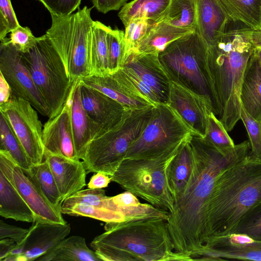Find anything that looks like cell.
Returning a JSON list of instances; mask_svg holds the SVG:
<instances>
[{
    "label": "cell",
    "instance_id": "obj_1",
    "mask_svg": "<svg viewBox=\"0 0 261 261\" xmlns=\"http://www.w3.org/2000/svg\"><path fill=\"white\" fill-rule=\"evenodd\" d=\"M191 173L181 196L174 202L167 220L174 251L193 260L206 240V205L219 173L250 152L248 141L223 154L204 138L192 135Z\"/></svg>",
    "mask_w": 261,
    "mask_h": 261
},
{
    "label": "cell",
    "instance_id": "obj_2",
    "mask_svg": "<svg viewBox=\"0 0 261 261\" xmlns=\"http://www.w3.org/2000/svg\"><path fill=\"white\" fill-rule=\"evenodd\" d=\"M260 202L261 160L249 152L215 178L206 205V240L231 233L243 215Z\"/></svg>",
    "mask_w": 261,
    "mask_h": 261
},
{
    "label": "cell",
    "instance_id": "obj_3",
    "mask_svg": "<svg viewBox=\"0 0 261 261\" xmlns=\"http://www.w3.org/2000/svg\"><path fill=\"white\" fill-rule=\"evenodd\" d=\"M90 244L104 261L193 260L176 253L167 220L151 218L106 223Z\"/></svg>",
    "mask_w": 261,
    "mask_h": 261
},
{
    "label": "cell",
    "instance_id": "obj_4",
    "mask_svg": "<svg viewBox=\"0 0 261 261\" xmlns=\"http://www.w3.org/2000/svg\"><path fill=\"white\" fill-rule=\"evenodd\" d=\"M227 24L225 32L207 47V61L219 109L218 119L227 132L240 119V91L248 60L253 50L249 28Z\"/></svg>",
    "mask_w": 261,
    "mask_h": 261
},
{
    "label": "cell",
    "instance_id": "obj_5",
    "mask_svg": "<svg viewBox=\"0 0 261 261\" xmlns=\"http://www.w3.org/2000/svg\"><path fill=\"white\" fill-rule=\"evenodd\" d=\"M159 58L171 81L205 97L212 104L214 114L219 115L207 46L196 30L169 43Z\"/></svg>",
    "mask_w": 261,
    "mask_h": 261
},
{
    "label": "cell",
    "instance_id": "obj_6",
    "mask_svg": "<svg viewBox=\"0 0 261 261\" xmlns=\"http://www.w3.org/2000/svg\"><path fill=\"white\" fill-rule=\"evenodd\" d=\"M185 141L154 156L125 159L111 176L112 181L153 206L172 212L174 201L168 189L167 171Z\"/></svg>",
    "mask_w": 261,
    "mask_h": 261
},
{
    "label": "cell",
    "instance_id": "obj_7",
    "mask_svg": "<svg viewBox=\"0 0 261 261\" xmlns=\"http://www.w3.org/2000/svg\"><path fill=\"white\" fill-rule=\"evenodd\" d=\"M153 106L126 109L120 122L110 130L93 139L82 160L88 172L112 176L125 159L131 144L148 122Z\"/></svg>",
    "mask_w": 261,
    "mask_h": 261
},
{
    "label": "cell",
    "instance_id": "obj_8",
    "mask_svg": "<svg viewBox=\"0 0 261 261\" xmlns=\"http://www.w3.org/2000/svg\"><path fill=\"white\" fill-rule=\"evenodd\" d=\"M91 10L84 6L66 17L51 15V25L46 32L72 82L90 75Z\"/></svg>",
    "mask_w": 261,
    "mask_h": 261
},
{
    "label": "cell",
    "instance_id": "obj_9",
    "mask_svg": "<svg viewBox=\"0 0 261 261\" xmlns=\"http://www.w3.org/2000/svg\"><path fill=\"white\" fill-rule=\"evenodd\" d=\"M23 60L49 110L48 119L60 113L73 82L64 63L46 34L41 37Z\"/></svg>",
    "mask_w": 261,
    "mask_h": 261
},
{
    "label": "cell",
    "instance_id": "obj_10",
    "mask_svg": "<svg viewBox=\"0 0 261 261\" xmlns=\"http://www.w3.org/2000/svg\"><path fill=\"white\" fill-rule=\"evenodd\" d=\"M193 133L179 114L167 103L152 109L148 122L130 146L125 159L159 155L189 139Z\"/></svg>",
    "mask_w": 261,
    "mask_h": 261
},
{
    "label": "cell",
    "instance_id": "obj_11",
    "mask_svg": "<svg viewBox=\"0 0 261 261\" xmlns=\"http://www.w3.org/2000/svg\"><path fill=\"white\" fill-rule=\"evenodd\" d=\"M0 112L11 126L33 165L43 161V125L37 111L28 101L11 94L0 105Z\"/></svg>",
    "mask_w": 261,
    "mask_h": 261
},
{
    "label": "cell",
    "instance_id": "obj_12",
    "mask_svg": "<svg viewBox=\"0 0 261 261\" xmlns=\"http://www.w3.org/2000/svg\"><path fill=\"white\" fill-rule=\"evenodd\" d=\"M0 44V73L8 83L12 95L28 101L43 116L49 118V108L23 60L21 53L6 37Z\"/></svg>",
    "mask_w": 261,
    "mask_h": 261
},
{
    "label": "cell",
    "instance_id": "obj_13",
    "mask_svg": "<svg viewBox=\"0 0 261 261\" xmlns=\"http://www.w3.org/2000/svg\"><path fill=\"white\" fill-rule=\"evenodd\" d=\"M0 171L16 189L35 215V221L65 224L61 208L53 205L32 178L10 154L0 149Z\"/></svg>",
    "mask_w": 261,
    "mask_h": 261
},
{
    "label": "cell",
    "instance_id": "obj_14",
    "mask_svg": "<svg viewBox=\"0 0 261 261\" xmlns=\"http://www.w3.org/2000/svg\"><path fill=\"white\" fill-rule=\"evenodd\" d=\"M167 103L179 114L193 135L205 136L210 115L214 112L212 104L205 97L171 81Z\"/></svg>",
    "mask_w": 261,
    "mask_h": 261
},
{
    "label": "cell",
    "instance_id": "obj_15",
    "mask_svg": "<svg viewBox=\"0 0 261 261\" xmlns=\"http://www.w3.org/2000/svg\"><path fill=\"white\" fill-rule=\"evenodd\" d=\"M80 95L89 121L91 141L117 125L127 109L99 91L83 84L81 80Z\"/></svg>",
    "mask_w": 261,
    "mask_h": 261
},
{
    "label": "cell",
    "instance_id": "obj_16",
    "mask_svg": "<svg viewBox=\"0 0 261 261\" xmlns=\"http://www.w3.org/2000/svg\"><path fill=\"white\" fill-rule=\"evenodd\" d=\"M195 260L235 259L261 261V241L243 233L208 238Z\"/></svg>",
    "mask_w": 261,
    "mask_h": 261
},
{
    "label": "cell",
    "instance_id": "obj_17",
    "mask_svg": "<svg viewBox=\"0 0 261 261\" xmlns=\"http://www.w3.org/2000/svg\"><path fill=\"white\" fill-rule=\"evenodd\" d=\"M122 67L139 77L154 92L160 103L168 102L171 80L160 62L159 54L131 52Z\"/></svg>",
    "mask_w": 261,
    "mask_h": 261
},
{
    "label": "cell",
    "instance_id": "obj_18",
    "mask_svg": "<svg viewBox=\"0 0 261 261\" xmlns=\"http://www.w3.org/2000/svg\"><path fill=\"white\" fill-rule=\"evenodd\" d=\"M74 82L67 100L59 114L48 119L43 126L42 142L44 152L66 158H76L71 124V108Z\"/></svg>",
    "mask_w": 261,
    "mask_h": 261
},
{
    "label": "cell",
    "instance_id": "obj_19",
    "mask_svg": "<svg viewBox=\"0 0 261 261\" xmlns=\"http://www.w3.org/2000/svg\"><path fill=\"white\" fill-rule=\"evenodd\" d=\"M28 232L21 242L23 252L17 261H33L45 254L58 243L65 238L70 232V226L65 224L34 221Z\"/></svg>",
    "mask_w": 261,
    "mask_h": 261
},
{
    "label": "cell",
    "instance_id": "obj_20",
    "mask_svg": "<svg viewBox=\"0 0 261 261\" xmlns=\"http://www.w3.org/2000/svg\"><path fill=\"white\" fill-rule=\"evenodd\" d=\"M44 159L50 167L63 201L86 186L87 170L83 161L47 152H44Z\"/></svg>",
    "mask_w": 261,
    "mask_h": 261
},
{
    "label": "cell",
    "instance_id": "obj_21",
    "mask_svg": "<svg viewBox=\"0 0 261 261\" xmlns=\"http://www.w3.org/2000/svg\"><path fill=\"white\" fill-rule=\"evenodd\" d=\"M196 30L207 47L212 45L225 32L230 20L217 0H195Z\"/></svg>",
    "mask_w": 261,
    "mask_h": 261
},
{
    "label": "cell",
    "instance_id": "obj_22",
    "mask_svg": "<svg viewBox=\"0 0 261 261\" xmlns=\"http://www.w3.org/2000/svg\"><path fill=\"white\" fill-rule=\"evenodd\" d=\"M240 100L246 112L261 122V64L257 49L254 47L244 73Z\"/></svg>",
    "mask_w": 261,
    "mask_h": 261
},
{
    "label": "cell",
    "instance_id": "obj_23",
    "mask_svg": "<svg viewBox=\"0 0 261 261\" xmlns=\"http://www.w3.org/2000/svg\"><path fill=\"white\" fill-rule=\"evenodd\" d=\"M37 261H101L95 251L87 245L85 239L79 236L65 238Z\"/></svg>",
    "mask_w": 261,
    "mask_h": 261
},
{
    "label": "cell",
    "instance_id": "obj_24",
    "mask_svg": "<svg viewBox=\"0 0 261 261\" xmlns=\"http://www.w3.org/2000/svg\"><path fill=\"white\" fill-rule=\"evenodd\" d=\"M71 124L76 158L83 160L91 141L89 119L80 95V79L74 82L71 108Z\"/></svg>",
    "mask_w": 261,
    "mask_h": 261
},
{
    "label": "cell",
    "instance_id": "obj_25",
    "mask_svg": "<svg viewBox=\"0 0 261 261\" xmlns=\"http://www.w3.org/2000/svg\"><path fill=\"white\" fill-rule=\"evenodd\" d=\"M0 215L6 219L33 222L35 215L30 207L0 171Z\"/></svg>",
    "mask_w": 261,
    "mask_h": 261
},
{
    "label": "cell",
    "instance_id": "obj_26",
    "mask_svg": "<svg viewBox=\"0 0 261 261\" xmlns=\"http://www.w3.org/2000/svg\"><path fill=\"white\" fill-rule=\"evenodd\" d=\"M190 138L182 144L167 171L168 189L174 202L182 195L191 173L192 150Z\"/></svg>",
    "mask_w": 261,
    "mask_h": 261
},
{
    "label": "cell",
    "instance_id": "obj_27",
    "mask_svg": "<svg viewBox=\"0 0 261 261\" xmlns=\"http://www.w3.org/2000/svg\"><path fill=\"white\" fill-rule=\"evenodd\" d=\"M194 31L175 27L161 20L151 27L135 51L159 54L169 43Z\"/></svg>",
    "mask_w": 261,
    "mask_h": 261
},
{
    "label": "cell",
    "instance_id": "obj_28",
    "mask_svg": "<svg viewBox=\"0 0 261 261\" xmlns=\"http://www.w3.org/2000/svg\"><path fill=\"white\" fill-rule=\"evenodd\" d=\"M117 210L122 213L124 221L162 218L168 220L170 213L164 209L157 208L150 204L140 202L137 196L125 192L110 197Z\"/></svg>",
    "mask_w": 261,
    "mask_h": 261
},
{
    "label": "cell",
    "instance_id": "obj_29",
    "mask_svg": "<svg viewBox=\"0 0 261 261\" xmlns=\"http://www.w3.org/2000/svg\"><path fill=\"white\" fill-rule=\"evenodd\" d=\"M80 80L83 84L99 91L126 108H142L151 105L128 94L110 74L91 75Z\"/></svg>",
    "mask_w": 261,
    "mask_h": 261
},
{
    "label": "cell",
    "instance_id": "obj_30",
    "mask_svg": "<svg viewBox=\"0 0 261 261\" xmlns=\"http://www.w3.org/2000/svg\"><path fill=\"white\" fill-rule=\"evenodd\" d=\"M229 19L261 30V0H217Z\"/></svg>",
    "mask_w": 261,
    "mask_h": 261
},
{
    "label": "cell",
    "instance_id": "obj_31",
    "mask_svg": "<svg viewBox=\"0 0 261 261\" xmlns=\"http://www.w3.org/2000/svg\"><path fill=\"white\" fill-rule=\"evenodd\" d=\"M110 28L99 21H93L90 40V76L109 74L107 35Z\"/></svg>",
    "mask_w": 261,
    "mask_h": 261
},
{
    "label": "cell",
    "instance_id": "obj_32",
    "mask_svg": "<svg viewBox=\"0 0 261 261\" xmlns=\"http://www.w3.org/2000/svg\"><path fill=\"white\" fill-rule=\"evenodd\" d=\"M171 0H133L124 5L118 16L124 27L133 19L146 18L157 22L162 20Z\"/></svg>",
    "mask_w": 261,
    "mask_h": 261
},
{
    "label": "cell",
    "instance_id": "obj_33",
    "mask_svg": "<svg viewBox=\"0 0 261 261\" xmlns=\"http://www.w3.org/2000/svg\"><path fill=\"white\" fill-rule=\"evenodd\" d=\"M0 149L7 151L23 171H30L33 164L7 120L2 113L0 116Z\"/></svg>",
    "mask_w": 261,
    "mask_h": 261
},
{
    "label": "cell",
    "instance_id": "obj_34",
    "mask_svg": "<svg viewBox=\"0 0 261 261\" xmlns=\"http://www.w3.org/2000/svg\"><path fill=\"white\" fill-rule=\"evenodd\" d=\"M162 20L175 27L195 30L197 27L195 0H171Z\"/></svg>",
    "mask_w": 261,
    "mask_h": 261
},
{
    "label": "cell",
    "instance_id": "obj_35",
    "mask_svg": "<svg viewBox=\"0 0 261 261\" xmlns=\"http://www.w3.org/2000/svg\"><path fill=\"white\" fill-rule=\"evenodd\" d=\"M36 184L47 200L54 206L60 207L63 201L54 176L47 162L33 165L29 171H24Z\"/></svg>",
    "mask_w": 261,
    "mask_h": 261
},
{
    "label": "cell",
    "instance_id": "obj_36",
    "mask_svg": "<svg viewBox=\"0 0 261 261\" xmlns=\"http://www.w3.org/2000/svg\"><path fill=\"white\" fill-rule=\"evenodd\" d=\"M111 75L130 95L153 106L161 103L154 92L130 70L121 67Z\"/></svg>",
    "mask_w": 261,
    "mask_h": 261
},
{
    "label": "cell",
    "instance_id": "obj_37",
    "mask_svg": "<svg viewBox=\"0 0 261 261\" xmlns=\"http://www.w3.org/2000/svg\"><path fill=\"white\" fill-rule=\"evenodd\" d=\"M61 211L63 214L89 217L105 223L119 222L125 220L124 215L120 212L84 203L61 207Z\"/></svg>",
    "mask_w": 261,
    "mask_h": 261
},
{
    "label": "cell",
    "instance_id": "obj_38",
    "mask_svg": "<svg viewBox=\"0 0 261 261\" xmlns=\"http://www.w3.org/2000/svg\"><path fill=\"white\" fill-rule=\"evenodd\" d=\"M108 48V71L112 75L122 66L125 59L126 50L124 32L110 28L107 35Z\"/></svg>",
    "mask_w": 261,
    "mask_h": 261
},
{
    "label": "cell",
    "instance_id": "obj_39",
    "mask_svg": "<svg viewBox=\"0 0 261 261\" xmlns=\"http://www.w3.org/2000/svg\"><path fill=\"white\" fill-rule=\"evenodd\" d=\"M78 203H84L119 212L111 201L110 197L106 195L105 190L102 189L88 188L81 190L64 200L61 207H67Z\"/></svg>",
    "mask_w": 261,
    "mask_h": 261
},
{
    "label": "cell",
    "instance_id": "obj_40",
    "mask_svg": "<svg viewBox=\"0 0 261 261\" xmlns=\"http://www.w3.org/2000/svg\"><path fill=\"white\" fill-rule=\"evenodd\" d=\"M205 140L223 154H227L235 146L222 123L212 112L209 116Z\"/></svg>",
    "mask_w": 261,
    "mask_h": 261
},
{
    "label": "cell",
    "instance_id": "obj_41",
    "mask_svg": "<svg viewBox=\"0 0 261 261\" xmlns=\"http://www.w3.org/2000/svg\"><path fill=\"white\" fill-rule=\"evenodd\" d=\"M155 23L148 19L137 18L131 20L125 27V58L131 52L136 50L140 43Z\"/></svg>",
    "mask_w": 261,
    "mask_h": 261
},
{
    "label": "cell",
    "instance_id": "obj_42",
    "mask_svg": "<svg viewBox=\"0 0 261 261\" xmlns=\"http://www.w3.org/2000/svg\"><path fill=\"white\" fill-rule=\"evenodd\" d=\"M231 233L245 234L261 241V202L243 215Z\"/></svg>",
    "mask_w": 261,
    "mask_h": 261
},
{
    "label": "cell",
    "instance_id": "obj_43",
    "mask_svg": "<svg viewBox=\"0 0 261 261\" xmlns=\"http://www.w3.org/2000/svg\"><path fill=\"white\" fill-rule=\"evenodd\" d=\"M240 119L243 121L249 138L250 153L261 160V122L251 116L242 106Z\"/></svg>",
    "mask_w": 261,
    "mask_h": 261
},
{
    "label": "cell",
    "instance_id": "obj_44",
    "mask_svg": "<svg viewBox=\"0 0 261 261\" xmlns=\"http://www.w3.org/2000/svg\"><path fill=\"white\" fill-rule=\"evenodd\" d=\"M39 37L34 36L30 29L21 25L10 32L8 42L21 53L28 52L35 44Z\"/></svg>",
    "mask_w": 261,
    "mask_h": 261
},
{
    "label": "cell",
    "instance_id": "obj_45",
    "mask_svg": "<svg viewBox=\"0 0 261 261\" xmlns=\"http://www.w3.org/2000/svg\"><path fill=\"white\" fill-rule=\"evenodd\" d=\"M20 25L11 0H0V40Z\"/></svg>",
    "mask_w": 261,
    "mask_h": 261
},
{
    "label": "cell",
    "instance_id": "obj_46",
    "mask_svg": "<svg viewBox=\"0 0 261 261\" xmlns=\"http://www.w3.org/2000/svg\"><path fill=\"white\" fill-rule=\"evenodd\" d=\"M48 10L50 15L66 17L79 8L82 0H36Z\"/></svg>",
    "mask_w": 261,
    "mask_h": 261
},
{
    "label": "cell",
    "instance_id": "obj_47",
    "mask_svg": "<svg viewBox=\"0 0 261 261\" xmlns=\"http://www.w3.org/2000/svg\"><path fill=\"white\" fill-rule=\"evenodd\" d=\"M28 231L29 229L12 225L0 220V240L9 238L18 244L24 240Z\"/></svg>",
    "mask_w": 261,
    "mask_h": 261
},
{
    "label": "cell",
    "instance_id": "obj_48",
    "mask_svg": "<svg viewBox=\"0 0 261 261\" xmlns=\"http://www.w3.org/2000/svg\"><path fill=\"white\" fill-rule=\"evenodd\" d=\"M128 0H92L96 9L99 12L106 14L109 11L118 10L126 4Z\"/></svg>",
    "mask_w": 261,
    "mask_h": 261
},
{
    "label": "cell",
    "instance_id": "obj_49",
    "mask_svg": "<svg viewBox=\"0 0 261 261\" xmlns=\"http://www.w3.org/2000/svg\"><path fill=\"white\" fill-rule=\"evenodd\" d=\"M111 176L101 172H96L90 179L87 186L90 189H101L108 186Z\"/></svg>",
    "mask_w": 261,
    "mask_h": 261
},
{
    "label": "cell",
    "instance_id": "obj_50",
    "mask_svg": "<svg viewBox=\"0 0 261 261\" xmlns=\"http://www.w3.org/2000/svg\"><path fill=\"white\" fill-rule=\"evenodd\" d=\"M11 90L8 83L3 76L1 74L0 105L9 101L11 98Z\"/></svg>",
    "mask_w": 261,
    "mask_h": 261
},
{
    "label": "cell",
    "instance_id": "obj_51",
    "mask_svg": "<svg viewBox=\"0 0 261 261\" xmlns=\"http://www.w3.org/2000/svg\"><path fill=\"white\" fill-rule=\"evenodd\" d=\"M16 243L13 240L5 238L0 240V260L4 259L8 255Z\"/></svg>",
    "mask_w": 261,
    "mask_h": 261
},
{
    "label": "cell",
    "instance_id": "obj_52",
    "mask_svg": "<svg viewBox=\"0 0 261 261\" xmlns=\"http://www.w3.org/2000/svg\"><path fill=\"white\" fill-rule=\"evenodd\" d=\"M248 36L250 41L254 48L261 50V30L249 29Z\"/></svg>",
    "mask_w": 261,
    "mask_h": 261
},
{
    "label": "cell",
    "instance_id": "obj_53",
    "mask_svg": "<svg viewBox=\"0 0 261 261\" xmlns=\"http://www.w3.org/2000/svg\"><path fill=\"white\" fill-rule=\"evenodd\" d=\"M256 49H257V50L258 56V57H259V61H260V64H261V50L258 49L257 48H256Z\"/></svg>",
    "mask_w": 261,
    "mask_h": 261
}]
</instances>
